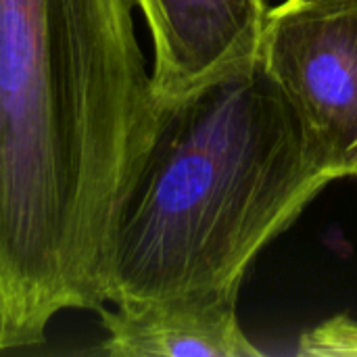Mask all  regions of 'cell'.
Here are the masks:
<instances>
[{"mask_svg":"<svg viewBox=\"0 0 357 357\" xmlns=\"http://www.w3.org/2000/svg\"><path fill=\"white\" fill-rule=\"evenodd\" d=\"M155 119L132 0H0V351L105 305Z\"/></svg>","mask_w":357,"mask_h":357,"instance_id":"6da1fadb","label":"cell"},{"mask_svg":"<svg viewBox=\"0 0 357 357\" xmlns=\"http://www.w3.org/2000/svg\"><path fill=\"white\" fill-rule=\"evenodd\" d=\"M259 61L333 178L357 184V0H282Z\"/></svg>","mask_w":357,"mask_h":357,"instance_id":"3957f363","label":"cell"},{"mask_svg":"<svg viewBox=\"0 0 357 357\" xmlns=\"http://www.w3.org/2000/svg\"><path fill=\"white\" fill-rule=\"evenodd\" d=\"M299 356L310 357H357V320L335 316L299 339Z\"/></svg>","mask_w":357,"mask_h":357,"instance_id":"8992f818","label":"cell"},{"mask_svg":"<svg viewBox=\"0 0 357 357\" xmlns=\"http://www.w3.org/2000/svg\"><path fill=\"white\" fill-rule=\"evenodd\" d=\"M153 44L157 100L186 96L259 61L266 0H132Z\"/></svg>","mask_w":357,"mask_h":357,"instance_id":"277c9868","label":"cell"},{"mask_svg":"<svg viewBox=\"0 0 357 357\" xmlns=\"http://www.w3.org/2000/svg\"><path fill=\"white\" fill-rule=\"evenodd\" d=\"M105 341L100 354L113 357H257L245 335L236 303L172 299L123 303L98 312Z\"/></svg>","mask_w":357,"mask_h":357,"instance_id":"5b68a950","label":"cell"},{"mask_svg":"<svg viewBox=\"0 0 357 357\" xmlns=\"http://www.w3.org/2000/svg\"><path fill=\"white\" fill-rule=\"evenodd\" d=\"M335 182L261 61L157 100L107 261L105 305L236 303L259 253Z\"/></svg>","mask_w":357,"mask_h":357,"instance_id":"7a4b0ae2","label":"cell"}]
</instances>
